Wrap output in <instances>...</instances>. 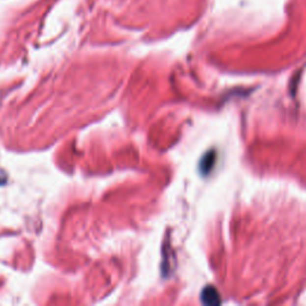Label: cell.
Here are the masks:
<instances>
[{
  "label": "cell",
  "mask_w": 306,
  "mask_h": 306,
  "mask_svg": "<svg viewBox=\"0 0 306 306\" xmlns=\"http://www.w3.org/2000/svg\"><path fill=\"white\" fill-rule=\"evenodd\" d=\"M201 299H202V302L207 305H214L219 304L220 303L219 294H218L217 289H214L213 287H206L203 289Z\"/></svg>",
  "instance_id": "1"
}]
</instances>
